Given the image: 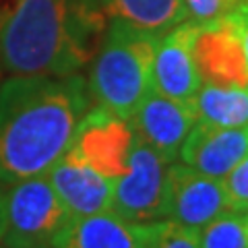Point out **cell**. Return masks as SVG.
Listing matches in <instances>:
<instances>
[{
	"mask_svg": "<svg viewBox=\"0 0 248 248\" xmlns=\"http://www.w3.org/2000/svg\"><path fill=\"white\" fill-rule=\"evenodd\" d=\"M83 75H11L0 83V184L48 170L68 151L89 110Z\"/></svg>",
	"mask_w": 248,
	"mask_h": 248,
	"instance_id": "6da1fadb",
	"label": "cell"
},
{
	"mask_svg": "<svg viewBox=\"0 0 248 248\" xmlns=\"http://www.w3.org/2000/svg\"><path fill=\"white\" fill-rule=\"evenodd\" d=\"M104 21L85 0H17L0 15V58L9 75H75L91 60Z\"/></svg>",
	"mask_w": 248,
	"mask_h": 248,
	"instance_id": "7a4b0ae2",
	"label": "cell"
},
{
	"mask_svg": "<svg viewBox=\"0 0 248 248\" xmlns=\"http://www.w3.org/2000/svg\"><path fill=\"white\" fill-rule=\"evenodd\" d=\"M159 37L124 21L108 23L87 79L91 102L128 120L153 87V54Z\"/></svg>",
	"mask_w": 248,
	"mask_h": 248,
	"instance_id": "3957f363",
	"label": "cell"
},
{
	"mask_svg": "<svg viewBox=\"0 0 248 248\" xmlns=\"http://www.w3.org/2000/svg\"><path fill=\"white\" fill-rule=\"evenodd\" d=\"M75 217L56 195L48 176H33L6 190L4 248L58 246Z\"/></svg>",
	"mask_w": 248,
	"mask_h": 248,
	"instance_id": "277c9868",
	"label": "cell"
},
{
	"mask_svg": "<svg viewBox=\"0 0 248 248\" xmlns=\"http://www.w3.org/2000/svg\"><path fill=\"white\" fill-rule=\"evenodd\" d=\"M168 161L135 135L128 168L114 180L110 211L133 223L164 219Z\"/></svg>",
	"mask_w": 248,
	"mask_h": 248,
	"instance_id": "5b68a950",
	"label": "cell"
},
{
	"mask_svg": "<svg viewBox=\"0 0 248 248\" xmlns=\"http://www.w3.org/2000/svg\"><path fill=\"white\" fill-rule=\"evenodd\" d=\"M133 143L135 130L130 122L106 108L95 106L81 118L68 151L102 176L118 180L128 168Z\"/></svg>",
	"mask_w": 248,
	"mask_h": 248,
	"instance_id": "8992f818",
	"label": "cell"
},
{
	"mask_svg": "<svg viewBox=\"0 0 248 248\" xmlns=\"http://www.w3.org/2000/svg\"><path fill=\"white\" fill-rule=\"evenodd\" d=\"M226 211H230V205L221 180L201 174L182 161L168 166L164 219L201 230Z\"/></svg>",
	"mask_w": 248,
	"mask_h": 248,
	"instance_id": "52a82bcc",
	"label": "cell"
},
{
	"mask_svg": "<svg viewBox=\"0 0 248 248\" xmlns=\"http://www.w3.org/2000/svg\"><path fill=\"white\" fill-rule=\"evenodd\" d=\"M192 58L201 83L248 89V64L242 40L228 15L203 25L197 23Z\"/></svg>",
	"mask_w": 248,
	"mask_h": 248,
	"instance_id": "ba28073f",
	"label": "cell"
},
{
	"mask_svg": "<svg viewBox=\"0 0 248 248\" xmlns=\"http://www.w3.org/2000/svg\"><path fill=\"white\" fill-rule=\"evenodd\" d=\"M135 135L153 147L168 164H174L180 147L197 124L195 108L161 95L153 87L128 118Z\"/></svg>",
	"mask_w": 248,
	"mask_h": 248,
	"instance_id": "9c48e42d",
	"label": "cell"
},
{
	"mask_svg": "<svg viewBox=\"0 0 248 248\" xmlns=\"http://www.w3.org/2000/svg\"><path fill=\"white\" fill-rule=\"evenodd\" d=\"M197 23L182 21L159 37L153 54V89L192 106L201 87V79L192 58V40H195Z\"/></svg>",
	"mask_w": 248,
	"mask_h": 248,
	"instance_id": "30bf717a",
	"label": "cell"
},
{
	"mask_svg": "<svg viewBox=\"0 0 248 248\" xmlns=\"http://www.w3.org/2000/svg\"><path fill=\"white\" fill-rule=\"evenodd\" d=\"M248 157V126L223 128L197 122L180 147L178 159L201 174L226 178L240 161Z\"/></svg>",
	"mask_w": 248,
	"mask_h": 248,
	"instance_id": "8fae6325",
	"label": "cell"
},
{
	"mask_svg": "<svg viewBox=\"0 0 248 248\" xmlns=\"http://www.w3.org/2000/svg\"><path fill=\"white\" fill-rule=\"evenodd\" d=\"M46 176L75 219L110 211L114 180L95 172L75 153L66 151Z\"/></svg>",
	"mask_w": 248,
	"mask_h": 248,
	"instance_id": "7c38bea8",
	"label": "cell"
},
{
	"mask_svg": "<svg viewBox=\"0 0 248 248\" xmlns=\"http://www.w3.org/2000/svg\"><path fill=\"white\" fill-rule=\"evenodd\" d=\"M104 23L124 21L137 29L164 35L188 19L182 0H85Z\"/></svg>",
	"mask_w": 248,
	"mask_h": 248,
	"instance_id": "4fadbf2b",
	"label": "cell"
},
{
	"mask_svg": "<svg viewBox=\"0 0 248 248\" xmlns=\"http://www.w3.org/2000/svg\"><path fill=\"white\" fill-rule=\"evenodd\" d=\"M56 248H147L145 223H133L112 211L77 217Z\"/></svg>",
	"mask_w": 248,
	"mask_h": 248,
	"instance_id": "5bb4252c",
	"label": "cell"
},
{
	"mask_svg": "<svg viewBox=\"0 0 248 248\" xmlns=\"http://www.w3.org/2000/svg\"><path fill=\"white\" fill-rule=\"evenodd\" d=\"M197 122L223 128L248 126V89L201 83L192 102Z\"/></svg>",
	"mask_w": 248,
	"mask_h": 248,
	"instance_id": "9a60e30c",
	"label": "cell"
},
{
	"mask_svg": "<svg viewBox=\"0 0 248 248\" xmlns=\"http://www.w3.org/2000/svg\"><path fill=\"white\" fill-rule=\"evenodd\" d=\"M201 248H248L244 213L226 211L199 230Z\"/></svg>",
	"mask_w": 248,
	"mask_h": 248,
	"instance_id": "2e32d148",
	"label": "cell"
},
{
	"mask_svg": "<svg viewBox=\"0 0 248 248\" xmlns=\"http://www.w3.org/2000/svg\"><path fill=\"white\" fill-rule=\"evenodd\" d=\"M147 248H201L199 230L184 228L172 219L145 223Z\"/></svg>",
	"mask_w": 248,
	"mask_h": 248,
	"instance_id": "e0dca14e",
	"label": "cell"
},
{
	"mask_svg": "<svg viewBox=\"0 0 248 248\" xmlns=\"http://www.w3.org/2000/svg\"><path fill=\"white\" fill-rule=\"evenodd\" d=\"M221 184L228 197L230 211L246 213L248 211V157L240 161L226 178H221Z\"/></svg>",
	"mask_w": 248,
	"mask_h": 248,
	"instance_id": "ac0fdd59",
	"label": "cell"
},
{
	"mask_svg": "<svg viewBox=\"0 0 248 248\" xmlns=\"http://www.w3.org/2000/svg\"><path fill=\"white\" fill-rule=\"evenodd\" d=\"M188 21H195L199 25L223 17L230 11V0H182Z\"/></svg>",
	"mask_w": 248,
	"mask_h": 248,
	"instance_id": "d6986e66",
	"label": "cell"
},
{
	"mask_svg": "<svg viewBox=\"0 0 248 248\" xmlns=\"http://www.w3.org/2000/svg\"><path fill=\"white\" fill-rule=\"evenodd\" d=\"M226 15L234 21V25L240 31V40H242L246 64H248V0H238V2L232 6Z\"/></svg>",
	"mask_w": 248,
	"mask_h": 248,
	"instance_id": "ffe728a7",
	"label": "cell"
},
{
	"mask_svg": "<svg viewBox=\"0 0 248 248\" xmlns=\"http://www.w3.org/2000/svg\"><path fill=\"white\" fill-rule=\"evenodd\" d=\"M4 228H6V190L0 186V246H2Z\"/></svg>",
	"mask_w": 248,
	"mask_h": 248,
	"instance_id": "44dd1931",
	"label": "cell"
},
{
	"mask_svg": "<svg viewBox=\"0 0 248 248\" xmlns=\"http://www.w3.org/2000/svg\"><path fill=\"white\" fill-rule=\"evenodd\" d=\"M2 75H4V66H2V58H0V83H2Z\"/></svg>",
	"mask_w": 248,
	"mask_h": 248,
	"instance_id": "7402d4cb",
	"label": "cell"
},
{
	"mask_svg": "<svg viewBox=\"0 0 248 248\" xmlns=\"http://www.w3.org/2000/svg\"><path fill=\"white\" fill-rule=\"evenodd\" d=\"M244 223H246V234H248V211L244 213Z\"/></svg>",
	"mask_w": 248,
	"mask_h": 248,
	"instance_id": "603a6c76",
	"label": "cell"
},
{
	"mask_svg": "<svg viewBox=\"0 0 248 248\" xmlns=\"http://www.w3.org/2000/svg\"><path fill=\"white\" fill-rule=\"evenodd\" d=\"M236 2H238V0H230V9H232V6H234Z\"/></svg>",
	"mask_w": 248,
	"mask_h": 248,
	"instance_id": "cb8c5ba5",
	"label": "cell"
},
{
	"mask_svg": "<svg viewBox=\"0 0 248 248\" xmlns=\"http://www.w3.org/2000/svg\"><path fill=\"white\" fill-rule=\"evenodd\" d=\"M46 248H56V246H46Z\"/></svg>",
	"mask_w": 248,
	"mask_h": 248,
	"instance_id": "d4e9b609",
	"label": "cell"
},
{
	"mask_svg": "<svg viewBox=\"0 0 248 248\" xmlns=\"http://www.w3.org/2000/svg\"><path fill=\"white\" fill-rule=\"evenodd\" d=\"M0 248H4V246H0Z\"/></svg>",
	"mask_w": 248,
	"mask_h": 248,
	"instance_id": "484cf974",
	"label": "cell"
}]
</instances>
